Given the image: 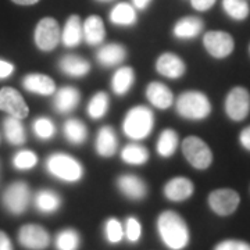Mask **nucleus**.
I'll list each match as a JSON object with an SVG mask.
<instances>
[{
    "instance_id": "obj_22",
    "label": "nucleus",
    "mask_w": 250,
    "mask_h": 250,
    "mask_svg": "<svg viewBox=\"0 0 250 250\" xmlns=\"http://www.w3.org/2000/svg\"><path fill=\"white\" fill-rule=\"evenodd\" d=\"M35 208L42 214H54L62 205V196L52 189H41L34 196Z\"/></svg>"
},
{
    "instance_id": "obj_19",
    "label": "nucleus",
    "mask_w": 250,
    "mask_h": 250,
    "mask_svg": "<svg viewBox=\"0 0 250 250\" xmlns=\"http://www.w3.org/2000/svg\"><path fill=\"white\" fill-rule=\"evenodd\" d=\"M126 57V49L120 43H107L100 45L96 50V62L106 68L116 67L124 62Z\"/></svg>"
},
{
    "instance_id": "obj_46",
    "label": "nucleus",
    "mask_w": 250,
    "mask_h": 250,
    "mask_svg": "<svg viewBox=\"0 0 250 250\" xmlns=\"http://www.w3.org/2000/svg\"><path fill=\"white\" fill-rule=\"evenodd\" d=\"M98 1H113V0H98Z\"/></svg>"
},
{
    "instance_id": "obj_40",
    "label": "nucleus",
    "mask_w": 250,
    "mask_h": 250,
    "mask_svg": "<svg viewBox=\"0 0 250 250\" xmlns=\"http://www.w3.org/2000/svg\"><path fill=\"white\" fill-rule=\"evenodd\" d=\"M215 1L217 0H190V4L197 11H207L214 6Z\"/></svg>"
},
{
    "instance_id": "obj_44",
    "label": "nucleus",
    "mask_w": 250,
    "mask_h": 250,
    "mask_svg": "<svg viewBox=\"0 0 250 250\" xmlns=\"http://www.w3.org/2000/svg\"><path fill=\"white\" fill-rule=\"evenodd\" d=\"M150 1H152V0H132L134 7L138 10H145L149 4H150Z\"/></svg>"
},
{
    "instance_id": "obj_7",
    "label": "nucleus",
    "mask_w": 250,
    "mask_h": 250,
    "mask_svg": "<svg viewBox=\"0 0 250 250\" xmlns=\"http://www.w3.org/2000/svg\"><path fill=\"white\" fill-rule=\"evenodd\" d=\"M35 45L42 52H52L62 42V29L59 22L52 17L42 18L35 28Z\"/></svg>"
},
{
    "instance_id": "obj_13",
    "label": "nucleus",
    "mask_w": 250,
    "mask_h": 250,
    "mask_svg": "<svg viewBox=\"0 0 250 250\" xmlns=\"http://www.w3.org/2000/svg\"><path fill=\"white\" fill-rule=\"evenodd\" d=\"M120 193L132 202H141L147 196V185L142 178L134 174H123L116 181Z\"/></svg>"
},
{
    "instance_id": "obj_33",
    "label": "nucleus",
    "mask_w": 250,
    "mask_h": 250,
    "mask_svg": "<svg viewBox=\"0 0 250 250\" xmlns=\"http://www.w3.org/2000/svg\"><path fill=\"white\" fill-rule=\"evenodd\" d=\"M108 106H110V99L108 95L103 90H99L90 98L89 103L86 106V113L92 120H100L107 114Z\"/></svg>"
},
{
    "instance_id": "obj_26",
    "label": "nucleus",
    "mask_w": 250,
    "mask_h": 250,
    "mask_svg": "<svg viewBox=\"0 0 250 250\" xmlns=\"http://www.w3.org/2000/svg\"><path fill=\"white\" fill-rule=\"evenodd\" d=\"M135 82V71L132 67H120L113 74L111 78V89L117 96L126 95Z\"/></svg>"
},
{
    "instance_id": "obj_31",
    "label": "nucleus",
    "mask_w": 250,
    "mask_h": 250,
    "mask_svg": "<svg viewBox=\"0 0 250 250\" xmlns=\"http://www.w3.org/2000/svg\"><path fill=\"white\" fill-rule=\"evenodd\" d=\"M81 243V235L75 228H64L54 238L56 250H80Z\"/></svg>"
},
{
    "instance_id": "obj_43",
    "label": "nucleus",
    "mask_w": 250,
    "mask_h": 250,
    "mask_svg": "<svg viewBox=\"0 0 250 250\" xmlns=\"http://www.w3.org/2000/svg\"><path fill=\"white\" fill-rule=\"evenodd\" d=\"M239 142H241V145L246 150L250 152V125L246 126L241 132V135H239Z\"/></svg>"
},
{
    "instance_id": "obj_2",
    "label": "nucleus",
    "mask_w": 250,
    "mask_h": 250,
    "mask_svg": "<svg viewBox=\"0 0 250 250\" xmlns=\"http://www.w3.org/2000/svg\"><path fill=\"white\" fill-rule=\"evenodd\" d=\"M154 114L146 106H135L126 111L123 121V132L135 142L142 141L152 134Z\"/></svg>"
},
{
    "instance_id": "obj_21",
    "label": "nucleus",
    "mask_w": 250,
    "mask_h": 250,
    "mask_svg": "<svg viewBox=\"0 0 250 250\" xmlns=\"http://www.w3.org/2000/svg\"><path fill=\"white\" fill-rule=\"evenodd\" d=\"M59 68L62 74L72 78H82L90 71V62L77 54H65L59 62Z\"/></svg>"
},
{
    "instance_id": "obj_14",
    "label": "nucleus",
    "mask_w": 250,
    "mask_h": 250,
    "mask_svg": "<svg viewBox=\"0 0 250 250\" xmlns=\"http://www.w3.org/2000/svg\"><path fill=\"white\" fill-rule=\"evenodd\" d=\"M193 192H195V185L187 177H174L168 179L163 187L164 197L174 203L185 202L193 195Z\"/></svg>"
},
{
    "instance_id": "obj_38",
    "label": "nucleus",
    "mask_w": 250,
    "mask_h": 250,
    "mask_svg": "<svg viewBox=\"0 0 250 250\" xmlns=\"http://www.w3.org/2000/svg\"><path fill=\"white\" fill-rule=\"evenodd\" d=\"M124 238L129 243H136L142 238V224L136 217H128L124 224Z\"/></svg>"
},
{
    "instance_id": "obj_28",
    "label": "nucleus",
    "mask_w": 250,
    "mask_h": 250,
    "mask_svg": "<svg viewBox=\"0 0 250 250\" xmlns=\"http://www.w3.org/2000/svg\"><path fill=\"white\" fill-rule=\"evenodd\" d=\"M3 129H4V136H6L7 142L14 146H21L27 141L25 128L20 118L11 116L7 117L3 121Z\"/></svg>"
},
{
    "instance_id": "obj_9",
    "label": "nucleus",
    "mask_w": 250,
    "mask_h": 250,
    "mask_svg": "<svg viewBox=\"0 0 250 250\" xmlns=\"http://www.w3.org/2000/svg\"><path fill=\"white\" fill-rule=\"evenodd\" d=\"M208 207L213 210V213L221 217L233 214L241 203V196L236 190L223 188V189H215L207 197Z\"/></svg>"
},
{
    "instance_id": "obj_30",
    "label": "nucleus",
    "mask_w": 250,
    "mask_h": 250,
    "mask_svg": "<svg viewBox=\"0 0 250 250\" xmlns=\"http://www.w3.org/2000/svg\"><path fill=\"white\" fill-rule=\"evenodd\" d=\"M178 134L174 129L167 128L159 136L157 143H156V150L159 153V156L164 157V159H168L175 153L177 147H178Z\"/></svg>"
},
{
    "instance_id": "obj_10",
    "label": "nucleus",
    "mask_w": 250,
    "mask_h": 250,
    "mask_svg": "<svg viewBox=\"0 0 250 250\" xmlns=\"http://www.w3.org/2000/svg\"><path fill=\"white\" fill-rule=\"evenodd\" d=\"M250 111L249 90L236 86L229 90L225 99V113L233 121H243Z\"/></svg>"
},
{
    "instance_id": "obj_4",
    "label": "nucleus",
    "mask_w": 250,
    "mask_h": 250,
    "mask_svg": "<svg viewBox=\"0 0 250 250\" xmlns=\"http://www.w3.org/2000/svg\"><path fill=\"white\" fill-rule=\"evenodd\" d=\"M47 172L67 184L80 182L83 177V167L75 157L67 153H53L46 160Z\"/></svg>"
},
{
    "instance_id": "obj_1",
    "label": "nucleus",
    "mask_w": 250,
    "mask_h": 250,
    "mask_svg": "<svg viewBox=\"0 0 250 250\" xmlns=\"http://www.w3.org/2000/svg\"><path fill=\"white\" fill-rule=\"evenodd\" d=\"M156 228L160 241L170 250L187 249L190 242V231L187 221L174 210H166L159 214Z\"/></svg>"
},
{
    "instance_id": "obj_24",
    "label": "nucleus",
    "mask_w": 250,
    "mask_h": 250,
    "mask_svg": "<svg viewBox=\"0 0 250 250\" xmlns=\"http://www.w3.org/2000/svg\"><path fill=\"white\" fill-rule=\"evenodd\" d=\"M83 41V28L80 16H70L62 31V43L65 47H77Z\"/></svg>"
},
{
    "instance_id": "obj_45",
    "label": "nucleus",
    "mask_w": 250,
    "mask_h": 250,
    "mask_svg": "<svg viewBox=\"0 0 250 250\" xmlns=\"http://www.w3.org/2000/svg\"><path fill=\"white\" fill-rule=\"evenodd\" d=\"M11 1L20 6H32V4H36L39 0H11Z\"/></svg>"
},
{
    "instance_id": "obj_47",
    "label": "nucleus",
    "mask_w": 250,
    "mask_h": 250,
    "mask_svg": "<svg viewBox=\"0 0 250 250\" xmlns=\"http://www.w3.org/2000/svg\"><path fill=\"white\" fill-rule=\"evenodd\" d=\"M249 53H250V46H249Z\"/></svg>"
},
{
    "instance_id": "obj_3",
    "label": "nucleus",
    "mask_w": 250,
    "mask_h": 250,
    "mask_svg": "<svg viewBox=\"0 0 250 250\" xmlns=\"http://www.w3.org/2000/svg\"><path fill=\"white\" fill-rule=\"evenodd\" d=\"M175 111L179 117L200 121L210 116L211 113V103L208 98L200 90H187L181 93L175 102Z\"/></svg>"
},
{
    "instance_id": "obj_25",
    "label": "nucleus",
    "mask_w": 250,
    "mask_h": 250,
    "mask_svg": "<svg viewBox=\"0 0 250 250\" xmlns=\"http://www.w3.org/2000/svg\"><path fill=\"white\" fill-rule=\"evenodd\" d=\"M203 31V21L199 17H184L179 20L178 22L172 28V34L177 39L188 41L196 38Z\"/></svg>"
},
{
    "instance_id": "obj_18",
    "label": "nucleus",
    "mask_w": 250,
    "mask_h": 250,
    "mask_svg": "<svg viewBox=\"0 0 250 250\" xmlns=\"http://www.w3.org/2000/svg\"><path fill=\"white\" fill-rule=\"evenodd\" d=\"M95 149L100 157H113L118 149V138H117L116 131L113 126L104 125L99 129L96 142H95Z\"/></svg>"
},
{
    "instance_id": "obj_36",
    "label": "nucleus",
    "mask_w": 250,
    "mask_h": 250,
    "mask_svg": "<svg viewBox=\"0 0 250 250\" xmlns=\"http://www.w3.org/2000/svg\"><path fill=\"white\" fill-rule=\"evenodd\" d=\"M32 128H34V132H35L36 136L39 139H42V141L53 139L54 135L57 132L56 125H54V123L49 117H39V118H36L35 121H34Z\"/></svg>"
},
{
    "instance_id": "obj_29",
    "label": "nucleus",
    "mask_w": 250,
    "mask_h": 250,
    "mask_svg": "<svg viewBox=\"0 0 250 250\" xmlns=\"http://www.w3.org/2000/svg\"><path fill=\"white\" fill-rule=\"evenodd\" d=\"M110 21L118 27H132L138 21L134 6L129 3H118L110 13Z\"/></svg>"
},
{
    "instance_id": "obj_23",
    "label": "nucleus",
    "mask_w": 250,
    "mask_h": 250,
    "mask_svg": "<svg viewBox=\"0 0 250 250\" xmlns=\"http://www.w3.org/2000/svg\"><path fill=\"white\" fill-rule=\"evenodd\" d=\"M83 41L89 46H100L106 38L104 22L99 16H89L83 22Z\"/></svg>"
},
{
    "instance_id": "obj_20",
    "label": "nucleus",
    "mask_w": 250,
    "mask_h": 250,
    "mask_svg": "<svg viewBox=\"0 0 250 250\" xmlns=\"http://www.w3.org/2000/svg\"><path fill=\"white\" fill-rule=\"evenodd\" d=\"M22 86L28 92L41 95V96H50L56 92V82L49 75L38 74V72L28 74L27 77H24Z\"/></svg>"
},
{
    "instance_id": "obj_41",
    "label": "nucleus",
    "mask_w": 250,
    "mask_h": 250,
    "mask_svg": "<svg viewBox=\"0 0 250 250\" xmlns=\"http://www.w3.org/2000/svg\"><path fill=\"white\" fill-rule=\"evenodd\" d=\"M14 72V65L6 60H0V80L9 78L10 75Z\"/></svg>"
},
{
    "instance_id": "obj_11",
    "label": "nucleus",
    "mask_w": 250,
    "mask_h": 250,
    "mask_svg": "<svg viewBox=\"0 0 250 250\" xmlns=\"http://www.w3.org/2000/svg\"><path fill=\"white\" fill-rule=\"evenodd\" d=\"M203 45L207 53L214 59H225L233 52L235 42L228 32L224 31H208L203 36Z\"/></svg>"
},
{
    "instance_id": "obj_15",
    "label": "nucleus",
    "mask_w": 250,
    "mask_h": 250,
    "mask_svg": "<svg viewBox=\"0 0 250 250\" xmlns=\"http://www.w3.org/2000/svg\"><path fill=\"white\" fill-rule=\"evenodd\" d=\"M156 71L168 80H179L187 72V64L174 53H163L156 62Z\"/></svg>"
},
{
    "instance_id": "obj_12",
    "label": "nucleus",
    "mask_w": 250,
    "mask_h": 250,
    "mask_svg": "<svg viewBox=\"0 0 250 250\" xmlns=\"http://www.w3.org/2000/svg\"><path fill=\"white\" fill-rule=\"evenodd\" d=\"M0 110L20 120H24L29 113V108L21 93L10 86L0 89Z\"/></svg>"
},
{
    "instance_id": "obj_32",
    "label": "nucleus",
    "mask_w": 250,
    "mask_h": 250,
    "mask_svg": "<svg viewBox=\"0 0 250 250\" xmlns=\"http://www.w3.org/2000/svg\"><path fill=\"white\" fill-rule=\"evenodd\" d=\"M121 160L129 166H142L149 160V152L143 145L129 143L121 150Z\"/></svg>"
},
{
    "instance_id": "obj_39",
    "label": "nucleus",
    "mask_w": 250,
    "mask_h": 250,
    "mask_svg": "<svg viewBox=\"0 0 250 250\" xmlns=\"http://www.w3.org/2000/svg\"><path fill=\"white\" fill-rule=\"evenodd\" d=\"M214 250H250V245L248 242L239 239H225L217 243Z\"/></svg>"
},
{
    "instance_id": "obj_42",
    "label": "nucleus",
    "mask_w": 250,
    "mask_h": 250,
    "mask_svg": "<svg viewBox=\"0 0 250 250\" xmlns=\"http://www.w3.org/2000/svg\"><path fill=\"white\" fill-rule=\"evenodd\" d=\"M0 250H14L10 236L1 229H0Z\"/></svg>"
},
{
    "instance_id": "obj_34",
    "label": "nucleus",
    "mask_w": 250,
    "mask_h": 250,
    "mask_svg": "<svg viewBox=\"0 0 250 250\" xmlns=\"http://www.w3.org/2000/svg\"><path fill=\"white\" fill-rule=\"evenodd\" d=\"M223 7L225 13L236 21L246 20L250 13L246 0H223Z\"/></svg>"
},
{
    "instance_id": "obj_6",
    "label": "nucleus",
    "mask_w": 250,
    "mask_h": 250,
    "mask_svg": "<svg viewBox=\"0 0 250 250\" xmlns=\"http://www.w3.org/2000/svg\"><path fill=\"white\" fill-rule=\"evenodd\" d=\"M182 153L187 161L196 170H207L213 163V152L199 136L190 135L182 142Z\"/></svg>"
},
{
    "instance_id": "obj_5",
    "label": "nucleus",
    "mask_w": 250,
    "mask_h": 250,
    "mask_svg": "<svg viewBox=\"0 0 250 250\" xmlns=\"http://www.w3.org/2000/svg\"><path fill=\"white\" fill-rule=\"evenodd\" d=\"M31 203V188L24 181L11 182L1 195V205L11 215L24 214Z\"/></svg>"
},
{
    "instance_id": "obj_8",
    "label": "nucleus",
    "mask_w": 250,
    "mask_h": 250,
    "mask_svg": "<svg viewBox=\"0 0 250 250\" xmlns=\"http://www.w3.org/2000/svg\"><path fill=\"white\" fill-rule=\"evenodd\" d=\"M17 238L25 250H46L50 246V233L39 224H24L18 229Z\"/></svg>"
},
{
    "instance_id": "obj_16",
    "label": "nucleus",
    "mask_w": 250,
    "mask_h": 250,
    "mask_svg": "<svg viewBox=\"0 0 250 250\" xmlns=\"http://www.w3.org/2000/svg\"><path fill=\"white\" fill-rule=\"evenodd\" d=\"M81 102L80 90L74 86H62L53 93V107L59 114H70Z\"/></svg>"
},
{
    "instance_id": "obj_17",
    "label": "nucleus",
    "mask_w": 250,
    "mask_h": 250,
    "mask_svg": "<svg viewBox=\"0 0 250 250\" xmlns=\"http://www.w3.org/2000/svg\"><path fill=\"white\" fill-rule=\"evenodd\" d=\"M146 99L149 100V103L152 104L153 107L160 108V110H167L174 103V93L163 82L153 81L146 88Z\"/></svg>"
},
{
    "instance_id": "obj_35",
    "label": "nucleus",
    "mask_w": 250,
    "mask_h": 250,
    "mask_svg": "<svg viewBox=\"0 0 250 250\" xmlns=\"http://www.w3.org/2000/svg\"><path fill=\"white\" fill-rule=\"evenodd\" d=\"M104 238L110 245H117L124 239V225L116 217H110L104 223Z\"/></svg>"
},
{
    "instance_id": "obj_37",
    "label": "nucleus",
    "mask_w": 250,
    "mask_h": 250,
    "mask_svg": "<svg viewBox=\"0 0 250 250\" xmlns=\"http://www.w3.org/2000/svg\"><path fill=\"white\" fill-rule=\"evenodd\" d=\"M36 164H38V156L31 150H20L13 157V166L17 170H31L35 167Z\"/></svg>"
},
{
    "instance_id": "obj_27",
    "label": "nucleus",
    "mask_w": 250,
    "mask_h": 250,
    "mask_svg": "<svg viewBox=\"0 0 250 250\" xmlns=\"http://www.w3.org/2000/svg\"><path fill=\"white\" fill-rule=\"evenodd\" d=\"M62 135L67 139V142L80 146L88 138V128L78 118H70L62 125Z\"/></svg>"
}]
</instances>
